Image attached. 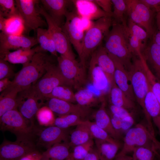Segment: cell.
Instances as JSON below:
<instances>
[{"label":"cell","mask_w":160,"mask_h":160,"mask_svg":"<svg viewBox=\"0 0 160 160\" xmlns=\"http://www.w3.org/2000/svg\"><path fill=\"white\" fill-rule=\"evenodd\" d=\"M51 61V59L45 52H36L29 63L23 65L15 75L10 85L4 91L15 90L19 92L35 84L45 73Z\"/></svg>","instance_id":"6da1fadb"},{"label":"cell","mask_w":160,"mask_h":160,"mask_svg":"<svg viewBox=\"0 0 160 160\" xmlns=\"http://www.w3.org/2000/svg\"><path fill=\"white\" fill-rule=\"evenodd\" d=\"M137 57H133L132 65L127 71L135 99L143 109L147 127L151 130L153 128L152 121L146 111L144 103L149 87L145 68V60L142 54Z\"/></svg>","instance_id":"7a4b0ae2"},{"label":"cell","mask_w":160,"mask_h":160,"mask_svg":"<svg viewBox=\"0 0 160 160\" xmlns=\"http://www.w3.org/2000/svg\"><path fill=\"white\" fill-rule=\"evenodd\" d=\"M104 39V47L107 52L118 57L127 71L132 65L133 55L129 49L125 27L122 24L113 23L111 30Z\"/></svg>","instance_id":"3957f363"},{"label":"cell","mask_w":160,"mask_h":160,"mask_svg":"<svg viewBox=\"0 0 160 160\" xmlns=\"http://www.w3.org/2000/svg\"><path fill=\"white\" fill-rule=\"evenodd\" d=\"M112 24L111 17H103L94 22L92 26L85 32L80 59L81 63L85 69L86 60L101 45Z\"/></svg>","instance_id":"277c9868"},{"label":"cell","mask_w":160,"mask_h":160,"mask_svg":"<svg viewBox=\"0 0 160 160\" xmlns=\"http://www.w3.org/2000/svg\"><path fill=\"white\" fill-rule=\"evenodd\" d=\"M0 125L1 130L10 132L17 138H31L35 127L17 109L8 111L0 117Z\"/></svg>","instance_id":"5b68a950"},{"label":"cell","mask_w":160,"mask_h":160,"mask_svg":"<svg viewBox=\"0 0 160 160\" xmlns=\"http://www.w3.org/2000/svg\"><path fill=\"white\" fill-rule=\"evenodd\" d=\"M65 17V22L61 28L80 59L85 33L81 25V17L75 7L67 12Z\"/></svg>","instance_id":"8992f818"},{"label":"cell","mask_w":160,"mask_h":160,"mask_svg":"<svg viewBox=\"0 0 160 160\" xmlns=\"http://www.w3.org/2000/svg\"><path fill=\"white\" fill-rule=\"evenodd\" d=\"M44 99L37 91L33 85L19 92L17 95L18 110L33 125L34 117L42 107Z\"/></svg>","instance_id":"52a82bcc"},{"label":"cell","mask_w":160,"mask_h":160,"mask_svg":"<svg viewBox=\"0 0 160 160\" xmlns=\"http://www.w3.org/2000/svg\"><path fill=\"white\" fill-rule=\"evenodd\" d=\"M39 13L43 16L48 26V30L55 43L56 51L60 55L75 59L71 44L61 27L53 20L42 6L38 5Z\"/></svg>","instance_id":"ba28073f"},{"label":"cell","mask_w":160,"mask_h":160,"mask_svg":"<svg viewBox=\"0 0 160 160\" xmlns=\"http://www.w3.org/2000/svg\"><path fill=\"white\" fill-rule=\"evenodd\" d=\"M58 66L62 76L70 86L80 88L86 83L85 68L76 59L60 55Z\"/></svg>","instance_id":"9c48e42d"},{"label":"cell","mask_w":160,"mask_h":160,"mask_svg":"<svg viewBox=\"0 0 160 160\" xmlns=\"http://www.w3.org/2000/svg\"><path fill=\"white\" fill-rule=\"evenodd\" d=\"M16 6L23 22L25 30H36L47 25L41 16L37 6L39 1L36 0H16Z\"/></svg>","instance_id":"30bf717a"},{"label":"cell","mask_w":160,"mask_h":160,"mask_svg":"<svg viewBox=\"0 0 160 160\" xmlns=\"http://www.w3.org/2000/svg\"><path fill=\"white\" fill-rule=\"evenodd\" d=\"M36 147L32 138H17L14 142L4 140L0 146V160H19Z\"/></svg>","instance_id":"8fae6325"},{"label":"cell","mask_w":160,"mask_h":160,"mask_svg":"<svg viewBox=\"0 0 160 160\" xmlns=\"http://www.w3.org/2000/svg\"><path fill=\"white\" fill-rule=\"evenodd\" d=\"M152 135L147 127L140 124H137L127 131L122 149L118 154H127L137 148L153 144Z\"/></svg>","instance_id":"7c38bea8"},{"label":"cell","mask_w":160,"mask_h":160,"mask_svg":"<svg viewBox=\"0 0 160 160\" xmlns=\"http://www.w3.org/2000/svg\"><path fill=\"white\" fill-rule=\"evenodd\" d=\"M33 85L38 93L44 99L57 86L70 87L62 76L58 65H56L52 61L48 64L45 73Z\"/></svg>","instance_id":"4fadbf2b"},{"label":"cell","mask_w":160,"mask_h":160,"mask_svg":"<svg viewBox=\"0 0 160 160\" xmlns=\"http://www.w3.org/2000/svg\"><path fill=\"white\" fill-rule=\"evenodd\" d=\"M33 135L37 137L36 145L47 149L58 143L67 142L68 137L67 129L55 125L45 127L41 129L34 127Z\"/></svg>","instance_id":"5bb4252c"},{"label":"cell","mask_w":160,"mask_h":160,"mask_svg":"<svg viewBox=\"0 0 160 160\" xmlns=\"http://www.w3.org/2000/svg\"><path fill=\"white\" fill-rule=\"evenodd\" d=\"M38 44L36 38L23 35L0 33V56L12 49H30Z\"/></svg>","instance_id":"9a60e30c"},{"label":"cell","mask_w":160,"mask_h":160,"mask_svg":"<svg viewBox=\"0 0 160 160\" xmlns=\"http://www.w3.org/2000/svg\"><path fill=\"white\" fill-rule=\"evenodd\" d=\"M40 2L45 10L60 27L64 24L66 13L74 5L72 0H42Z\"/></svg>","instance_id":"2e32d148"},{"label":"cell","mask_w":160,"mask_h":160,"mask_svg":"<svg viewBox=\"0 0 160 160\" xmlns=\"http://www.w3.org/2000/svg\"><path fill=\"white\" fill-rule=\"evenodd\" d=\"M115 65L114 79L117 86L134 101L136 99L128 71L121 60L108 53Z\"/></svg>","instance_id":"e0dca14e"},{"label":"cell","mask_w":160,"mask_h":160,"mask_svg":"<svg viewBox=\"0 0 160 160\" xmlns=\"http://www.w3.org/2000/svg\"><path fill=\"white\" fill-rule=\"evenodd\" d=\"M47 99V106L53 112L58 114L59 116L74 114L82 117L86 116L88 113V107L56 98Z\"/></svg>","instance_id":"ac0fdd59"},{"label":"cell","mask_w":160,"mask_h":160,"mask_svg":"<svg viewBox=\"0 0 160 160\" xmlns=\"http://www.w3.org/2000/svg\"><path fill=\"white\" fill-rule=\"evenodd\" d=\"M72 1L77 13L81 18L92 21L103 17H111L104 11L94 0H73Z\"/></svg>","instance_id":"d6986e66"},{"label":"cell","mask_w":160,"mask_h":160,"mask_svg":"<svg viewBox=\"0 0 160 160\" xmlns=\"http://www.w3.org/2000/svg\"><path fill=\"white\" fill-rule=\"evenodd\" d=\"M92 55L106 76L110 86L116 84L114 79V64L104 46L100 45Z\"/></svg>","instance_id":"ffe728a7"},{"label":"cell","mask_w":160,"mask_h":160,"mask_svg":"<svg viewBox=\"0 0 160 160\" xmlns=\"http://www.w3.org/2000/svg\"><path fill=\"white\" fill-rule=\"evenodd\" d=\"M89 76L92 85L101 93L106 92L111 88L108 79L97 64L93 56L91 57L89 67Z\"/></svg>","instance_id":"44dd1931"},{"label":"cell","mask_w":160,"mask_h":160,"mask_svg":"<svg viewBox=\"0 0 160 160\" xmlns=\"http://www.w3.org/2000/svg\"><path fill=\"white\" fill-rule=\"evenodd\" d=\"M44 52L39 46L30 49H21L9 51L0 57L9 63L24 65L29 63L36 52Z\"/></svg>","instance_id":"7402d4cb"},{"label":"cell","mask_w":160,"mask_h":160,"mask_svg":"<svg viewBox=\"0 0 160 160\" xmlns=\"http://www.w3.org/2000/svg\"><path fill=\"white\" fill-rule=\"evenodd\" d=\"M135 9L142 23L143 28L149 37L154 33L153 20L154 11L149 8L140 0H132Z\"/></svg>","instance_id":"603a6c76"},{"label":"cell","mask_w":160,"mask_h":160,"mask_svg":"<svg viewBox=\"0 0 160 160\" xmlns=\"http://www.w3.org/2000/svg\"><path fill=\"white\" fill-rule=\"evenodd\" d=\"M142 55L147 63L154 71L156 76L160 80V46L153 40L144 48Z\"/></svg>","instance_id":"cb8c5ba5"},{"label":"cell","mask_w":160,"mask_h":160,"mask_svg":"<svg viewBox=\"0 0 160 160\" xmlns=\"http://www.w3.org/2000/svg\"><path fill=\"white\" fill-rule=\"evenodd\" d=\"M144 103L146 111L157 127L160 136V104L152 92L149 83Z\"/></svg>","instance_id":"d4e9b609"},{"label":"cell","mask_w":160,"mask_h":160,"mask_svg":"<svg viewBox=\"0 0 160 160\" xmlns=\"http://www.w3.org/2000/svg\"><path fill=\"white\" fill-rule=\"evenodd\" d=\"M70 143L65 142L55 144L42 153L41 160H65L70 155Z\"/></svg>","instance_id":"484cf974"},{"label":"cell","mask_w":160,"mask_h":160,"mask_svg":"<svg viewBox=\"0 0 160 160\" xmlns=\"http://www.w3.org/2000/svg\"><path fill=\"white\" fill-rule=\"evenodd\" d=\"M95 144L100 160H114L120 146L119 142L112 143L95 140Z\"/></svg>","instance_id":"4316f807"},{"label":"cell","mask_w":160,"mask_h":160,"mask_svg":"<svg viewBox=\"0 0 160 160\" xmlns=\"http://www.w3.org/2000/svg\"><path fill=\"white\" fill-rule=\"evenodd\" d=\"M105 106V103H103L100 108L95 113L94 116L95 122L112 137L117 140L120 137L113 127L110 116Z\"/></svg>","instance_id":"83f0119b"},{"label":"cell","mask_w":160,"mask_h":160,"mask_svg":"<svg viewBox=\"0 0 160 160\" xmlns=\"http://www.w3.org/2000/svg\"><path fill=\"white\" fill-rule=\"evenodd\" d=\"M110 96L111 105L128 110L135 108L134 101L127 97L116 84L111 87Z\"/></svg>","instance_id":"f1b7e54d"},{"label":"cell","mask_w":160,"mask_h":160,"mask_svg":"<svg viewBox=\"0 0 160 160\" xmlns=\"http://www.w3.org/2000/svg\"><path fill=\"white\" fill-rule=\"evenodd\" d=\"M36 39L39 46L44 52L48 51L52 55L58 57L55 44L47 29L39 28L36 30Z\"/></svg>","instance_id":"f546056e"},{"label":"cell","mask_w":160,"mask_h":160,"mask_svg":"<svg viewBox=\"0 0 160 160\" xmlns=\"http://www.w3.org/2000/svg\"><path fill=\"white\" fill-rule=\"evenodd\" d=\"M92 138L88 127L84 121L82 123L76 126L71 132L70 136V145L74 147L85 143Z\"/></svg>","instance_id":"4dcf8cb0"},{"label":"cell","mask_w":160,"mask_h":160,"mask_svg":"<svg viewBox=\"0 0 160 160\" xmlns=\"http://www.w3.org/2000/svg\"><path fill=\"white\" fill-rule=\"evenodd\" d=\"M18 92L15 90L1 92L0 96V117L8 111L17 109V97Z\"/></svg>","instance_id":"1f68e13d"},{"label":"cell","mask_w":160,"mask_h":160,"mask_svg":"<svg viewBox=\"0 0 160 160\" xmlns=\"http://www.w3.org/2000/svg\"><path fill=\"white\" fill-rule=\"evenodd\" d=\"M113 6L112 18L113 23H119L123 25H127L125 16L127 15V6L126 0H111Z\"/></svg>","instance_id":"d6a6232c"},{"label":"cell","mask_w":160,"mask_h":160,"mask_svg":"<svg viewBox=\"0 0 160 160\" xmlns=\"http://www.w3.org/2000/svg\"><path fill=\"white\" fill-rule=\"evenodd\" d=\"M54 98L71 103L76 102L75 94L68 86L61 85L56 87L46 99Z\"/></svg>","instance_id":"836d02e7"},{"label":"cell","mask_w":160,"mask_h":160,"mask_svg":"<svg viewBox=\"0 0 160 160\" xmlns=\"http://www.w3.org/2000/svg\"><path fill=\"white\" fill-rule=\"evenodd\" d=\"M77 114H70L59 116L55 118L54 125L61 128L67 129L73 126L81 124L84 121Z\"/></svg>","instance_id":"e575fe53"},{"label":"cell","mask_w":160,"mask_h":160,"mask_svg":"<svg viewBox=\"0 0 160 160\" xmlns=\"http://www.w3.org/2000/svg\"><path fill=\"white\" fill-rule=\"evenodd\" d=\"M53 113L47 105L41 107L36 115L39 124L44 127L54 125L55 118Z\"/></svg>","instance_id":"d590c367"},{"label":"cell","mask_w":160,"mask_h":160,"mask_svg":"<svg viewBox=\"0 0 160 160\" xmlns=\"http://www.w3.org/2000/svg\"><path fill=\"white\" fill-rule=\"evenodd\" d=\"M25 29L23 20L20 16L6 18L5 26L3 32L12 35H18Z\"/></svg>","instance_id":"8d00e7d4"},{"label":"cell","mask_w":160,"mask_h":160,"mask_svg":"<svg viewBox=\"0 0 160 160\" xmlns=\"http://www.w3.org/2000/svg\"><path fill=\"white\" fill-rule=\"evenodd\" d=\"M76 102L82 106L88 107L97 101L95 94L88 88L79 89L75 93Z\"/></svg>","instance_id":"74e56055"},{"label":"cell","mask_w":160,"mask_h":160,"mask_svg":"<svg viewBox=\"0 0 160 160\" xmlns=\"http://www.w3.org/2000/svg\"><path fill=\"white\" fill-rule=\"evenodd\" d=\"M85 121L92 139L105 140L112 143L119 142L117 140L112 137L105 131L99 127L95 122H91L88 120Z\"/></svg>","instance_id":"f35d334b"},{"label":"cell","mask_w":160,"mask_h":160,"mask_svg":"<svg viewBox=\"0 0 160 160\" xmlns=\"http://www.w3.org/2000/svg\"><path fill=\"white\" fill-rule=\"evenodd\" d=\"M156 152L153 143L151 145L139 147L132 152V160H154Z\"/></svg>","instance_id":"ab89813d"},{"label":"cell","mask_w":160,"mask_h":160,"mask_svg":"<svg viewBox=\"0 0 160 160\" xmlns=\"http://www.w3.org/2000/svg\"><path fill=\"white\" fill-rule=\"evenodd\" d=\"M94 144L92 139L88 142L74 147L71 155L74 160H83L91 150Z\"/></svg>","instance_id":"60d3db41"},{"label":"cell","mask_w":160,"mask_h":160,"mask_svg":"<svg viewBox=\"0 0 160 160\" xmlns=\"http://www.w3.org/2000/svg\"><path fill=\"white\" fill-rule=\"evenodd\" d=\"M0 15L6 18L20 16L13 0H0Z\"/></svg>","instance_id":"b9f144b4"},{"label":"cell","mask_w":160,"mask_h":160,"mask_svg":"<svg viewBox=\"0 0 160 160\" xmlns=\"http://www.w3.org/2000/svg\"><path fill=\"white\" fill-rule=\"evenodd\" d=\"M145 65L147 76L151 90L160 104V80L152 72L145 60Z\"/></svg>","instance_id":"7bdbcfd3"},{"label":"cell","mask_w":160,"mask_h":160,"mask_svg":"<svg viewBox=\"0 0 160 160\" xmlns=\"http://www.w3.org/2000/svg\"><path fill=\"white\" fill-rule=\"evenodd\" d=\"M127 32L137 37L143 42L146 40L149 36L146 31L130 19H128L126 27Z\"/></svg>","instance_id":"ee69618b"},{"label":"cell","mask_w":160,"mask_h":160,"mask_svg":"<svg viewBox=\"0 0 160 160\" xmlns=\"http://www.w3.org/2000/svg\"><path fill=\"white\" fill-rule=\"evenodd\" d=\"M14 75V72L9 63L0 58V80L10 78Z\"/></svg>","instance_id":"f6af8a7d"},{"label":"cell","mask_w":160,"mask_h":160,"mask_svg":"<svg viewBox=\"0 0 160 160\" xmlns=\"http://www.w3.org/2000/svg\"><path fill=\"white\" fill-rule=\"evenodd\" d=\"M109 110L110 113L118 117L121 119L132 115L128 110L111 104L109 106Z\"/></svg>","instance_id":"bcb514c9"},{"label":"cell","mask_w":160,"mask_h":160,"mask_svg":"<svg viewBox=\"0 0 160 160\" xmlns=\"http://www.w3.org/2000/svg\"><path fill=\"white\" fill-rule=\"evenodd\" d=\"M97 5L105 12L112 17L113 4L111 0H94Z\"/></svg>","instance_id":"7dc6e473"},{"label":"cell","mask_w":160,"mask_h":160,"mask_svg":"<svg viewBox=\"0 0 160 160\" xmlns=\"http://www.w3.org/2000/svg\"><path fill=\"white\" fill-rule=\"evenodd\" d=\"M109 114L110 117L113 127L118 135L120 137L122 134L121 128V119L110 113Z\"/></svg>","instance_id":"c3c4849f"},{"label":"cell","mask_w":160,"mask_h":160,"mask_svg":"<svg viewBox=\"0 0 160 160\" xmlns=\"http://www.w3.org/2000/svg\"><path fill=\"white\" fill-rule=\"evenodd\" d=\"M42 153L36 149L26 154L19 160H41Z\"/></svg>","instance_id":"681fc988"},{"label":"cell","mask_w":160,"mask_h":160,"mask_svg":"<svg viewBox=\"0 0 160 160\" xmlns=\"http://www.w3.org/2000/svg\"><path fill=\"white\" fill-rule=\"evenodd\" d=\"M149 8L157 12H160V0H140Z\"/></svg>","instance_id":"f907efd6"},{"label":"cell","mask_w":160,"mask_h":160,"mask_svg":"<svg viewBox=\"0 0 160 160\" xmlns=\"http://www.w3.org/2000/svg\"><path fill=\"white\" fill-rule=\"evenodd\" d=\"M134 119L132 115L121 119V131L122 133L130 129L134 124Z\"/></svg>","instance_id":"816d5d0a"},{"label":"cell","mask_w":160,"mask_h":160,"mask_svg":"<svg viewBox=\"0 0 160 160\" xmlns=\"http://www.w3.org/2000/svg\"><path fill=\"white\" fill-rule=\"evenodd\" d=\"M156 18L157 31L154 36L153 41L160 46V12L157 13Z\"/></svg>","instance_id":"f5cc1de1"},{"label":"cell","mask_w":160,"mask_h":160,"mask_svg":"<svg viewBox=\"0 0 160 160\" xmlns=\"http://www.w3.org/2000/svg\"><path fill=\"white\" fill-rule=\"evenodd\" d=\"M83 160H100V159L96 148H93Z\"/></svg>","instance_id":"db71d44e"},{"label":"cell","mask_w":160,"mask_h":160,"mask_svg":"<svg viewBox=\"0 0 160 160\" xmlns=\"http://www.w3.org/2000/svg\"><path fill=\"white\" fill-rule=\"evenodd\" d=\"M12 81L9 78H5L0 80V92H2L10 85Z\"/></svg>","instance_id":"11a10c76"},{"label":"cell","mask_w":160,"mask_h":160,"mask_svg":"<svg viewBox=\"0 0 160 160\" xmlns=\"http://www.w3.org/2000/svg\"><path fill=\"white\" fill-rule=\"evenodd\" d=\"M81 23L84 31H87L93 25L94 22L87 19L81 18Z\"/></svg>","instance_id":"9f6ffc18"},{"label":"cell","mask_w":160,"mask_h":160,"mask_svg":"<svg viewBox=\"0 0 160 160\" xmlns=\"http://www.w3.org/2000/svg\"><path fill=\"white\" fill-rule=\"evenodd\" d=\"M114 160H132V157L127 154L119 155L117 154Z\"/></svg>","instance_id":"6f0895ef"},{"label":"cell","mask_w":160,"mask_h":160,"mask_svg":"<svg viewBox=\"0 0 160 160\" xmlns=\"http://www.w3.org/2000/svg\"><path fill=\"white\" fill-rule=\"evenodd\" d=\"M6 18L0 15V30L3 32L4 30Z\"/></svg>","instance_id":"680465c9"},{"label":"cell","mask_w":160,"mask_h":160,"mask_svg":"<svg viewBox=\"0 0 160 160\" xmlns=\"http://www.w3.org/2000/svg\"><path fill=\"white\" fill-rule=\"evenodd\" d=\"M152 140L154 145L155 149L158 153L160 156V142L155 137H153Z\"/></svg>","instance_id":"91938a15"},{"label":"cell","mask_w":160,"mask_h":160,"mask_svg":"<svg viewBox=\"0 0 160 160\" xmlns=\"http://www.w3.org/2000/svg\"><path fill=\"white\" fill-rule=\"evenodd\" d=\"M65 160H74L73 159V158H72V157H71V154H70V155Z\"/></svg>","instance_id":"94428289"},{"label":"cell","mask_w":160,"mask_h":160,"mask_svg":"<svg viewBox=\"0 0 160 160\" xmlns=\"http://www.w3.org/2000/svg\"><path fill=\"white\" fill-rule=\"evenodd\" d=\"M157 155L158 156V160H160V157L158 154H157Z\"/></svg>","instance_id":"6125c7cd"},{"label":"cell","mask_w":160,"mask_h":160,"mask_svg":"<svg viewBox=\"0 0 160 160\" xmlns=\"http://www.w3.org/2000/svg\"><path fill=\"white\" fill-rule=\"evenodd\" d=\"M50 160V159H46V160Z\"/></svg>","instance_id":"be15d7a7"}]
</instances>
